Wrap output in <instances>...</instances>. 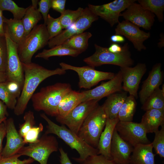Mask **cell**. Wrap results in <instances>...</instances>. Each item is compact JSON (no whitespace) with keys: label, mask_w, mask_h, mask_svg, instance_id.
Segmentation results:
<instances>
[{"label":"cell","mask_w":164,"mask_h":164,"mask_svg":"<svg viewBox=\"0 0 164 164\" xmlns=\"http://www.w3.org/2000/svg\"><path fill=\"white\" fill-rule=\"evenodd\" d=\"M22 65L24 80L20 95L17 99L14 109L15 114L17 116L23 114L30 100L41 82L52 76L63 75L66 73V70L61 68L50 70L32 62L29 63H22Z\"/></svg>","instance_id":"1"},{"label":"cell","mask_w":164,"mask_h":164,"mask_svg":"<svg viewBox=\"0 0 164 164\" xmlns=\"http://www.w3.org/2000/svg\"><path fill=\"white\" fill-rule=\"evenodd\" d=\"M69 84L57 83L43 87L32 95L31 99L34 110L42 111L45 114L56 117L59 105L64 96L72 90Z\"/></svg>","instance_id":"2"},{"label":"cell","mask_w":164,"mask_h":164,"mask_svg":"<svg viewBox=\"0 0 164 164\" xmlns=\"http://www.w3.org/2000/svg\"><path fill=\"white\" fill-rule=\"evenodd\" d=\"M40 116L47 123L46 130L44 133L53 134L62 140L72 149L76 150L79 155L78 158H73V159L80 163L88 156L98 155V151L87 144L77 134L72 132L65 125H59L52 121L45 113H41Z\"/></svg>","instance_id":"3"},{"label":"cell","mask_w":164,"mask_h":164,"mask_svg":"<svg viewBox=\"0 0 164 164\" xmlns=\"http://www.w3.org/2000/svg\"><path fill=\"white\" fill-rule=\"evenodd\" d=\"M49 40L46 26L44 24L36 26L18 45V51L21 62L31 63L34 54L47 45Z\"/></svg>","instance_id":"4"},{"label":"cell","mask_w":164,"mask_h":164,"mask_svg":"<svg viewBox=\"0 0 164 164\" xmlns=\"http://www.w3.org/2000/svg\"><path fill=\"white\" fill-rule=\"evenodd\" d=\"M107 118L102 105H98L85 119L77 135L87 144L97 148Z\"/></svg>","instance_id":"5"},{"label":"cell","mask_w":164,"mask_h":164,"mask_svg":"<svg viewBox=\"0 0 164 164\" xmlns=\"http://www.w3.org/2000/svg\"><path fill=\"white\" fill-rule=\"evenodd\" d=\"M95 53L86 58L84 61L93 68L104 64H111L120 67H131L134 61L131 57L129 49L122 52L116 53L109 51L107 47H103L95 44Z\"/></svg>","instance_id":"6"},{"label":"cell","mask_w":164,"mask_h":164,"mask_svg":"<svg viewBox=\"0 0 164 164\" xmlns=\"http://www.w3.org/2000/svg\"><path fill=\"white\" fill-rule=\"evenodd\" d=\"M59 149L56 138L44 133L37 142L24 146L17 154L20 156H28L40 164H47L50 155Z\"/></svg>","instance_id":"7"},{"label":"cell","mask_w":164,"mask_h":164,"mask_svg":"<svg viewBox=\"0 0 164 164\" xmlns=\"http://www.w3.org/2000/svg\"><path fill=\"white\" fill-rule=\"evenodd\" d=\"M5 32L7 49L6 71L7 81L16 83L22 90L24 75L22 63L18 53V45L11 40L5 31Z\"/></svg>","instance_id":"8"},{"label":"cell","mask_w":164,"mask_h":164,"mask_svg":"<svg viewBox=\"0 0 164 164\" xmlns=\"http://www.w3.org/2000/svg\"><path fill=\"white\" fill-rule=\"evenodd\" d=\"M60 65L65 70H71L77 73L80 88L90 89L101 81L112 79L115 75L112 72L97 70L89 66L77 67L63 62L60 63Z\"/></svg>","instance_id":"9"},{"label":"cell","mask_w":164,"mask_h":164,"mask_svg":"<svg viewBox=\"0 0 164 164\" xmlns=\"http://www.w3.org/2000/svg\"><path fill=\"white\" fill-rule=\"evenodd\" d=\"M99 100H92L82 102L72 110L63 118L56 120L62 125L77 135L84 121L98 105Z\"/></svg>","instance_id":"10"},{"label":"cell","mask_w":164,"mask_h":164,"mask_svg":"<svg viewBox=\"0 0 164 164\" xmlns=\"http://www.w3.org/2000/svg\"><path fill=\"white\" fill-rule=\"evenodd\" d=\"M135 0H115L113 2L99 5L89 4L88 8L96 15L100 16L108 22L111 27L118 23L121 12Z\"/></svg>","instance_id":"11"},{"label":"cell","mask_w":164,"mask_h":164,"mask_svg":"<svg viewBox=\"0 0 164 164\" xmlns=\"http://www.w3.org/2000/svg\"><path fill=\"white\" fill-rule=\"evenodd\" d=\"M115 129L121 138L133 147L138 144L151 143L140 123L119 121Z\"/></svg>","instance_id":"12"},{"label":"cell","mask_w":164,"mask_h":164,"mask_svg":"<svg viewBox=\"0 0 164 164\" xmlns=\"http://www.w3.org/2000/svg\"><path fill=\"white\" fill-rule=\"evenodd\" d=\"M120 70L122 75V90L137 98L140 81L147 70L146 65L139 63L134 67H120Z\"/></svg>","instance_id":"13"},{"label":"cell","mask_w":164,"mask_h":164,"mask_svg":"<svg viewBox=\"0 0 164 164\" xmlns=\"http://www.w3.org/2000/svg\"><path fill=\"white\" fill-rule=\"evenodd\" d=\"M115 31V34L124 36L132 43L138 51H141L146 49L143 43L150 37V32L142 30L137 26L125 20L119 22Z\"/></svg>","instance_id":"14"},{"label":"cell","mask_w":164,"mask_h":164,"mask_svg":"<svg viewBox=\"0 0 164 164\" xmlns=\"http://www.w3.org/2000/svg\"><path fill=\"white\" fill-rule=\"evenodd\" d=\"M120 16L139 27L149 30L154 24L155 15L135 2L121 13Z\"/></svg>","instance_id":"15"},{"label":"cell","mask_w":164,"mask_h":164,"mask_svg":"<svg viewBox=\"0 0 164 164\" xmlns=\"http://www.w3.org/2000/svg\"><path fill=\"white\" fill-rule=\"evenodd\" d=\"M122 90V75L119 70L108 81L102 82L93 89L83 91L84 96L82 102L92 100L100 101L104 97Z\"/></svg>","instance_id":"16"},{"label":"cell","mask_w":164,"mask_h":164,"mask_svg":"<svg viewBox=\"0 0 164 164\" xmlns=\"http://www.w3.org/2000/svg\"><path fill=\"white\" fill-rule=\"evenodd\" d=\"M3 122L6 129V142L1 155L7 158L17 154L26 144L16 129L13 118L6 119Z\"/></svg>","instance_id":"17"},{"label":"cell","mask_w":164,"mask_h":164,"mask_svg":"<svg viewBox=\"0 0 164 164\" xmlns=\"http://www.w3.org/2000/svg\"><path fill=\"white\" fill-rule=\"evenodd\" d=\"M133 148L121 138L114 129L110 148L112 160L117 164H130Z\"/></svg>","instance_id":"18"},{"label":"cell","mask_w":164,"mask_h":164,"mask_svg":"<svg viewBox=\"0 0 164 164\" xmlns=\"http://www.w3.org/2000/svg\"><path fill=\"white\" fill-rule=\"evenodd\" d=\"M162 64L158 63L155 64L149 72L148 76L143 82L139 93L140 102L143 104L153 91L162 84L163 74L161 71Z\"/></svg>","instance_id":"19"},{"label":"cell","mask_w":164,"mask_h":164,"mask_svg":"<svg viewBox=\"0 0 164 164\" xmlns=\"http://www.w3.org/2000/svg\"><path fill=\"white\" fill-rule=\"evenodd\" d=\"M119 121L118 117L113 119L107 118L104 130L101 134L97 148L98 155H102L110 160H112L110 148L113 133L115 126Z\"/></svg>","instance_id":"20"},{"label":"cell","mask_w":164,"mask_h":164,"mask_svg":"<svg viewBox=\"0 0 164 164\" xmlns=\"http://www.w3.org/2000/svg\"><path fill=\"white\" fill-rule=\"evenodd\" d=\"M128 92L122 91L108 96L102 105L107 118L113 119L118 117L120 109L127 97Z\"/></svg>","instance_id":"21"},{"label":"cell","mask_w":164,"mask_h":164,"mask_svg":"<svg viewBox=\"0 0 164 164\" xmlns=\"http://www.w3.org/2000/svg\"><path fill=\"white\" fill-rule=\"evenodd\" d=\"M84 96L83 91L80 92L72 90L67 93L59 104L56 120L64 118L82 103Z\"/></svg>","instance_id":"22"},{"label":"cell","mask_w":164,"mask_h":164,"mask_svg":"<svg viewBox=\"0 0 164 164\" xmlns=\"http://www.w3.org/2000/svg\"><path fill=\"white\" fill-rule=\"evenodd\" d=\"M153 148L152 143L136 145L130 156V164H155Z\"/></svg>","instance_id":"23"},{"label":"cell","mask_w":164,"mask_h":164,"mask_svg":"<svg viewBox=\"0 0 164 164\" xmlns=\"http://www.w3.org/2000/svg\"><path fill=\"white\" fill-rule=\"evenodd\" d=\"M140 123L147 133L155 132L164 124V110H148L143 115Z\"/></svg>","instance_id":"24"},{"label":"cell","mask_w":164,"mask_h":164,"mask_svg":"<svg viewBox=\"0 0 164 164\" xmlns=\"http://www.w3.org/2000/svg\"><path fill=\"white\" fill-rule=\"evenodd\" d=\"M4 29L11 40L18 45L25 36L24 27L22 20L8 19L3 17Z\"/></svg>","instance_id":"25"},{"label":"cell","mask_w":164,"mask_h":164,"mask_svg":"<svg viewBox=\"0 0 164 164\" xmlns=\"http://www.w3.org/2000/svg\"><path fill=\"white\" fill-rule=\"evenodd\" d=\"M32 2V5L27 8L25 15L22 19L25 29V36L37 25L42 17L37 7L38 1L33 0Z\"/></svg>","instance_id":"26"},{"label":"cell","mask_w":164,"mask_h":164,"mask_svg":"<svg viewBox=\"0 0 164 164\" xmlns=\"http://www.w3.org/2000/svg\"><path fill=\"white\" fill-rule=\"evenodd\" d=\"M81 53L80 51L71 49L62 44L49 49H44L41 52L38 53L35 58L48 60L49 58L53 56H69L76 57Z\"/></svg>","instance_id":"27"},{"label":"cell","mask_w":164,"mask_h":164,"mask_svg":"<svg viewBox=\"0 0 164 164\" xmlns=\"http://www.w3.org/2000/svg\"><path fill=\"white\" fill-rule=\"evenodd\" d=\"M135 99L132 95L127 96L118 113V118L120 121L125 122L132 121L137 106Z\"/></svg>","instance_id":"28"},{"label":"cell","mask_w":164,"mask_h":164,"mask_svg":"<svg viewBox=\"0 0 164 164\" xmlns=\"http://www.w3.org/2000/svg\"><path fill=\"white\" fill-rule=\"evenodd\" d=\"M92 36L90 32H83L72 36L62 44L82 53L87 48L88 40Z\"/></svg>","instance_id":"29"},{"label":"cell","mask_w":164,"mask_h":164,"mask_svg":"<svg viewBox=\"0 0 164 164\" xmlns=\"http://www.w3.org/2000/svg\"><path fill=\"white\" fill-rule=\"evenodd\" d=\"M145 111L152 109L164 110V93L159 87L157 88L142 104Z\"/></svg>","instance_id":"30"},{"label":"cell","mask_w":164,"mask_h":164,"mask_svg":"<svg viewBox=\"0 0 164 164\" xmlns=\"http://www.w3.org/2000/svg\"><path fill=\"white\" fill-rule=\"evenodd\" d=\"M98 19V16L93 13L88 7L84 9L81 15L74 22L79 34L84 32Z\"/></svg>","instance_id":"31"},{"label":"cell","mask_w":164,"mask_h":164,"mask_svg":"<svg viewBox=\"0 0 164 164\" xmlns=\"http://www.w3.org/2000/svg\"><path fill=\"white\" fill-rule=\"evenodd\" d=\"M138 3L145 9L148 10L155 15L159 21L164 20V0H138Z\"/></svg>","instance_id":"32"},{"label":"cell","mask_w":164,"mask_h":164,"mask_svg":"<svg viewBox=\"0 0 164 164\" xmlns=\"http://www.w3.org/2000/svg\"><path fill=\"white\" fill-rule=\"evenodd\" d=\"M79 34L74 22L64 30H62L56 36L50 39L47 44L51 48L61 44L72 36Z\"/></svg>","instance_id":"33"},{"label":"cell","mask_w":164,"mask_h":164,"mask_svg":"<svg viewBox=\"0 0 164 164\" xmlns=\"http://www.w3.org/2000/svg\"><path fill=\"white\" fill-rule=\"evenodd\" d=\"M27 9V8L19 7L12 0H0V10L10 12L13 14L14 19L22 20Z\"/></svg>","instance_id":"34"},{"label":"cell","mask_w":164,"mask_h":164,"mask_svg":"<svg viewBox=\"0 0 164 164\" xmlns=\"http://www.w3.org/2000/svg\"><path fill=\"white\" fill-rule=\"evenodd\" d=\"M84 9L79 7L75 10L66 9L59 17L63 29H67L81 15Z\"/></svg>","instance_id":"35"},{"label":"cell","mask_w":164,"mask_h":164,"mask_svg":"<svg viewBox=\"0 0 164 164\" xmlns=\"http://www.w3.org/2000/svg\"><path fill=\"white\" fill-rule=\"evenodd\" d=\"M18 97L8 88L6 82L0 83V99L9 109H14Z\"/></svg>","instance_id":"36"},{"label":"cell","mask_w":164,"mask_h":164,"mask_svg":"<svg viewBox=\"0 0 164 164\" xmlns=\"http://www.w3.org/2000/svg\"><path fill=\"white\" fill-rule=\"evenodd\" d=\"M160 130L154 132V140L152 143L156 153L162 158L164 157V124L162 125Z\"/></svg>","instance_id":"37"},{"label":"cell","mask_w":164,"mask_h":164,"mask_svg":"<svg viewBox=\"0 0 164 164\" xmlns=\"http://www.w3.org/2000/svg\"><path fill=\"white\" fill-rule=\"evenodd\" d=\"M46 26L50 39L59 34L63 29L59 18H54L49 14L48 15Z\"/></svg>","instance_id":"38"},{"label":"cell","mask_w":164,"mask_h":164,"mask_svg":"<svg viewBox=\"0 0 164 164\" xmlns=\"http://www.w3.org/2000/svg\"><path fill=\"white\" fill-rule=\"evenodd\" d=\"M23 119L24 122L20 125L18 132L23 138L27 132L36 124L34 113L31 110L25 113Z\"/></svg>","instance_id":"39"},{"label":"cell","mask_w":164,"mask_h":164,"mask_svg":"<svg viewBox=\"0 0 164 164\" xmlns=\"http://www.w3.org/2000/svg\"><path fill=\"white\" fill-rule=\"evenodd\" d=\"M43 129V126L41 123H39L38 126H34L31 128L23 138L25 143L31 144L37 142L39 140V134Z\"/></svg>","instance_id":"40"},{"label":"cell","mask_w":164,"mask_h":164,"mask_svg":"<svg viewBox=\"0 0 164 164\" xmlns=\"http://www.w3.org/2000/svg\"><path fill=\"white\" fill-rule=\"evenodd\" d=\"M7 58V49L5 36L0 35V71L6 73Z\"/></svg>","instance_id":"41"},{"label":"cell","mask_w":164,"mask_h":164,"mask_svg":"<svg viewBox=\"0 0 164 164\" xmlns=\"http://www.w3.org/2000/svg\"><path fill=\"white\" fill-rule=\"evenodd\" d=\"M80 164H117L113 160H109L101 154L88 156Z\"/></svg>","instance_id":"42"},{"label":"cell","mask_w":164,"mask_h":164,"mask_svg":"<svg viewBox=\"0 0 164 164\" xmlns=\"http://www.w3.org/2000/svg\"><path fill=\"white\" fill-rule=\"evenodd\" d=\"M21 156L17 154L11 157L4 158L0 155V164H30L32 163L34 160L31 158L20 160L19 157Z\"/></svg>","instance_id":"43"},{"label":"cell","mask_w":164,"mask_h":164,"mask_svg":"<svg viewBox=\"0 0 164 164\" xmlns=\"http://www.w3.org/2000/svg\"><path fill=\"white\" fill-rule=\"evenodd\" d=\"M38 10L43 17L44 24L46 25L48 12L51 7V0H41L38 2Z\"/></svg>","instance_id":"44"},{"label":"cell","mask_w":164,"mask_h":164,"mask_svg":"<svg viewBox=\"0 0 164 164\" xmlns=\"http://www.w3.org/2000/svg\"><path fill=\"white\" fill-rule=\"evenodd\" d=\"M66 0H51V7L53 10L62 14L66 10Z\"/></svg>","instance_id":"45"},{"label":"cell","mask_w":164,"mask_h":164,"mask_svg":"<svg viewBox=\"0 0 164 164\" xmlns=\"http://www.w3.org/2000/svg\"><path fill=\"white\" fill-rule=\"evenodd\" d=\"M108 48L109 51L116 53H120L129 49L128 43H125L123 46H121L117 43H114Z\"/></svg>","instance_id":"46"},{"label":"cell","mask_w":164,"mask_h":164,"mask_svg":"<svg viewBox=\"0 0 164 164\" xmlns=\"http://www.w3.org/2000/svg\"><path fill=\"white\" fill-rule=\"evenodd\" d=\"M60 153V162L61 164H72L70 159L67 153L62 148H59Z\"/></svg>","instance_id":"47"},{"label":"cell","mask_w":164,"mask_h":164,"mask_svg":"<svg viewBox=\"0 0 164 164\" xmlns=\"http://www.w3.org/2000/svg\"><path fill=\"white\" fill-rule=\"evenodd\" d=\"M7 107L5 104L0 99V118L5 120L7 119V116L8 115L7 111Z\"/></svg>","instance_id":"48"},{"label":"cell","mask_w":164,"mask_h":164,"mask_svg":"<svg viewBox=\"0 0 164 164\" xmlns=\"http://www.w3.org/2000/svg\"><path fill=\"white\" fill-rule=\"evenodd\" d=\"M6 134V129L4 123L3 122L0 124V155L2 149V142Z\"/></svg>","instance_id":"49"},{"label":"cell","mask_w":164,"mask_h":164,"mask_svg":"<svg viewBox=\"0 0 164 164\" xmlns=\"http://www.w3.org/2000/svg\"><path fill=\"white\" fill-rule=\"evenodd\" d=\"M110 40L112 42L114 43H122L125 42V40L123 36L116 34L111 36L110 37Z\"/></svg>","instance_id":"50"},{"label":"cell","mask_w":164,"mask_h":164,"mask_svg":"<svg viewBox=\"0 0 164 164\" xmlns=\"http://www.w3.org/2000/svg\"><path fill=\"white\" fill-rule=\"evenodd\" d=\"M3 17L2 11L0 10V35L5 36V32L4 26Z\"/></svg>","instance_id":"51"},{"label":"cell","mask_w":164,"mask_h":164,"mask_svg":"<svg viewBox=\"0 0 164 164\" xmlns=\"http://www.w3.org/2000/svg\"><path fill=\"white\" fill-rule=\"evenodd\" d=\"M8 80L6 73L0 71V83L5 82Z\"/></svg>","instance_id":"52"},{"label":"cell","mask_w":164,"mask_h":164,"mask_svg":"<svg viewBox=\"0 0 164 164\" xmlns=\"http://www.w3.org/2000/svg\"><path fill=\"white\" fill-rule=\"evenodd\" d=\"M159 42L158 43V47L161 48L164 46V37L163 33H161L160 35V39H159Z\"/></svg>","instance_id":"53"},{"label":"cell","mask_w":164,"mask_h":164,"mask_svg":"<svg viewBox=\"0 0 164 164\" xmlns=\"http://www.w3.org/2000/svg\"><path fill=\"white\" fill-rule=\"evenodd\" d=\"M161 90L162 92L163 93H164V84L162 85V89Z\"/></svg>","instance_id":"54"},{"label":"cell","mask_w":164,"mask_h":164,"mask_svg":"<svg viewBox=\"0 0 164 164\" xmlns=\"http://www.w3.org/2000/svg\"><path fill=\"white\" fill-rule=\"evenodd\" d=\"M5 120H2L0 118V124Z\"/></svg>","instance_id":"55"}]
</instances>
